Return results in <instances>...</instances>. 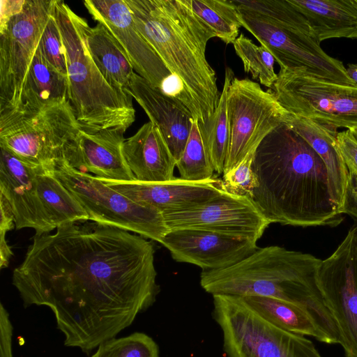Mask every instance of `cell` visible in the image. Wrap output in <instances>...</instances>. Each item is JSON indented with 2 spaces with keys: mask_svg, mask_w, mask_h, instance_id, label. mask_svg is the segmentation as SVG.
I'll list each match as a JSON object with an SVG mask.
<instances>
[{
  "mask_svg": "<svg viewBox=\"0 0 357 357\" xmlns=\"http://www.w3.org/2000/svg\"><path fill=\"white\" fill-rule=\"evenodd\" d=\"M68 98V77L47 61L38 47L26 77L20 107L11 113L38 111L69 101Z\"/></svg>",
  "mask_w": 357,
  "mask_h": 357,
  "instance_id": "obj_24",
  "label": "cell"
},
{
  "mask_svg": "<svg viewBox=\"0 0 357 357\" xmlns=\"http://www.w3.org/2000/svg\"><path fill=\"white\" fill-rule=\"evenodd\" d=\"M307 20L314 38L357 39V9L351 0H288Z\"/></svg>",
  "mask_w": 357,
  "mask_h": 357,
  "instance_id": "obj_22",
  "label": "cell"
},
{
  "mask_svg": "<svg viewBox=\"0 0 357 357\" xmlns=\"http://www.w3.org/2000/svg\"><path fill=\"white\" fill-rule=\"evenodd\" d=\"M128 92L144 110L150 121L159 129L177 162L183 152L195 120L191 112L136 73Z\"/></svg>",
  "mask_w": 357,
  "mask_h": 357,
  "instance_id": "obj_20",
  "label": "cell"
},
{
  "mask_svg": "<svg viewBox=\"0 0 357 357\" xmlns=\"http://www.w3.org/2000/svg\"><path fill=\"white\" fill-rule=\"evenodd\" d=\"M0 158V194L11 206L17 229H34L35 235L50 233L39 194L37 169L2 145Z\"/></svg>",
  "mask_w": 357,
  "mask_h": 357,
  "instance_id": "obj_18",
  "label": "cell"
},
{
  "mask_svg": "<svg viewBox=\"0 0 357 357\" xmlns=\"http://www.w3.org/2000/svg\"><path fill=\"white\" fill-rule=\"evenodd\" d=\"M251 167L250 199L270 223L337 226L342 221L325 163L287 123L262 139Z\"/></svg>",
  "mask_w": 357,
  "mask_h": 357,
  "instance_id": "obj_2",
  "label": "cell"
},
{
  "mask_svg": "<svg viewBox=\"0 0 357 357\" xmlns=\"http://www.w3.org/2000/svg\"><path fill=\"white\" fill-rule=\"evenodd\" d=\"M234 78L230 68L225 70L222 90L218 107L212 117L204 124L199 125L204 145L215 172L223 174L229 148V134L227 109L229 87Z\"/></svg>",
  "mask_w": 357,
  "mask_h": 357,
  "instance_id": "obj_28",
  "label": "cell"
},
{
  "mask_svg": "<svg viewBox=\"0 0 357 357\" xmlns=\"http://www.w3.org/2000/svg\"><path fill=\"white\" fill-rule=\"evenodd\" d=\"M160 243L176 261L192 264L203 271L231 266L258 248L252 241L193 229L169 230Z\"/></svg>",
  "mask_w": 357,
  "mask_h": 357,
  "instance_id": "obj_16",
  "label": "cell"
},
{
  "mask_svg": "<svg viewBox=\"0 0 357 357\" xmlns=\"http://www.w3.org/2000/svg\"><path fill=\"white\" fill-rule=\"evenodd\" d=\"M159 89L166 96L186 107L199 124L202 123V116L198 105L178 77L171 74L163 80Z\"/></svg>",
  "mask_w": 357,
  "mask_h": 357,
  "instance_id": "obj_35",
  "label": "cell"
},
{
  "mask_svg": "<svg viewBox=\"0 0 357 357\" xmlns=\"http://www.w3.org/2000/svg\"><path fill=\"white\" fill-rule=\"evenodd\" d=\"M317 284L339 329L345 357H357V224L321 261Z\"/></svg>",
  "mask_w": 357,
  "mask_h": 357,
  "instance_id": "obj_13",
  "label": "cell"
},
{
  "mask_svg": "<svg viewBox=\"0 0 357 357\" xmlns=\"http://www.w3.org/2000/svg\"><path fill=\"white\" fill-rule=\"evenodd\" d=\"M54 0H26L22 10L0 25V116L16 111L26 77Z\"/></svg>",
  "mask_w": 357,
  "mask_h": 357,
  "instance_id": "obj_11",
  "label": "cell"
},
{
  "mask_svg": "<svg viewBox=\"0 0 357 357\" xmlns=\"http://www.w3.org/2000/svg\"><path fill=\"white\" fill-rule=\"evenodd\" d=\"M349 77L354 81L357 86V63H349L346 68Z\"/></svg>",
  "mask_w": 357,
  "mask_h": 357,
  "instance_id": "obj_41",
  "label": "cell"
},
{
  "mask_svg": "<svg viewBox=\"0 0 357 357\" xmlns=\"http://www.w3.org/2000/svg\"><path fill=\"white\" fill-rule=\"evenodd\" d=\"M237 56L243 63L245 73H250L253 79L272 89L278 74L274 70L275 59L264 46H257L243 33L234 43Z\"/></svg>",
  "mask_w": 357,
  "mask_h": 357,
  "instance_id": "obj_31",
  "label": "cell"
},
{
  "mask_svg": "<svg viewBox=\"0 0 357 357\" xmlns=\"http://www.w3.org/2000/svg\"><path fill=\"white\" fill-rule=\"evenodd\" d=\"M147 238L90 220L35 235L12 284L24 307L54 315L66 347L89 354L130 326L160 292Z\"/></svg>",
  "mask_w": 357,
  "mask_h": 357,
  "instance_id": "obj_1",
  "label": "cell"
},
{
  "mask_svg": "<svg viewBox=\"0 0 357 357\" xmlns=\"http://www.w3.org/2000/svg\"><path fill=\"white\" fill-rule=\"evenodd\" d=\"M13 328L9 318L0 320V357H13L12 337Z\"/></svg>",
  "mask_w": 357,
  "mask_h": 357,
  "instance_id": "obj_38",
  "label": "cell"
},
{
  "mask_svg": "<svg viewBox=\"0 0 357 357\" xmlns=\"http://www.w3.org/2000/svg\"><path fill=\"white\" fill-rule=\"evenodd\" d=\"M124 132L115 129L81 128L77 142L65 154L63 162L83 173L109 181H132L123 153Z\"/></svg>",
  "mask_w": 357,
  "mask_h": 357,
  "instance_id": "obj_19",
  "label": "cell"
},
{
  "mask_svg": "<svg viewBox=\"0 0 357 357\" xmlns=\"http://www.w3.org/2000/svg\"><path fill=\"white\" fill-rule=\"evenodd\" d=\"M336 139L349 172L357 176V140L350 130L338 132Z\"/></svg>",
  "mask_w": 357,
  "mask_h": 357,
  "instance_id": "obj_36",
  "label": "cell"
},
{
  "mask_svg": "<svg viewBox=\"0 0 357 357\" xmlns=\"http://www.w3.org/2000/svg\"><path fill=\"white\" fill-rule=\"evenodd\" d=\"M254 153H249L236 168L223 174L222 181L227 192L250 198L253 186L251 167Z\"/></svg>",
  "mask_w": 357,
  "mask_h": 357,
  "instance_id": "obj_34",
  "label": "cell"
},
{
  "mask_svg": "<svg viewBox=\"0 0 357 357\" xmlns=\"http://www.w3.org/2000/svg\"><path fill=\"white\" fill-rule=\"evenodd\" d=\"M38 47L47 61L59 72L68 77L65 46L53 10Z\"/></svg>",
  "mask_w": 357,
  "mask_h": 357,
  "instance_id": "obj_33",
  "label": "cell"
},
{
  "mask_svg": "<svg viewBox=\"0 0 357 357\" xmlns=\"http://www.w3.org/2000/svg\"><path fill=\"white\" fill-rule=\"evenodd\" d=\"M350 130L352 132L355 139L357 140V129H353V130Z\"/></svg>",
  "mask_w": 357,
  "mask_h": 357,
  "instance_id": "obj_42",
  "label": "cell"
},
{
  "mask_svg": "<svg viewBox=\"0 0 357 357\" xmlns=\"http://www.w3.org/2000/svg\"><path fill=\"white\" fill-rule=\"evenodd\" d=\"M271 90L294 116L335 132L340 128L357 129V86L328 82L303 69L280 68Z\"/></svg>",
  "mask_w": 357,
  "mask_h": 357,
  "instance_id": "obj_9",
  "label": "cell"
},
{
  "mask_svg": "<svg viewBox=\"0 0 357 357\" xmlns=\"http://www.w3.org/2000/svg\"><path fill=\"white\" fill-rule=\"evenodd\" d=\"M53 15L66 50L69 102L80 128L125 132L135 120L132 97L109 85L95 64L86 40L87 21L60 0H54Z\"/></svg>",
  "mask_w": 357,
  "mask_h": 357,
  "instance_id": "obj_5",
  "label": "cell"
},
{
  "mask_svg": "<svg viewBox=\"0 0 357 357\" xmlns=\"http://www.w3.org/2000/svg\"><path fill=\"white\" fill-rule=\"evenodd\" d=\"M37 180L50 231L68 222L89 220L84 209L56 177L54 171L39 166Z\"/></svg>",
  "mask_w": 357,
  "mask_h": 357,
  "instance_id": "obj_27",
  "label": "cell"
},
{
  "mask_svg": "<svg viewBox=\"0 0 357 357\" xmlns=\"http://www.w3.org/2000/svg\"><path fill=\"white\" fill-rule=\"evenodd\" d=\"M163 216L169 230H206L256 243L271 224L249 197L226 191L205 203Z\"/></svg>",
  "mask_w": 357,
  "mask_h": 357,
  "instance_id": "obj_14",
  "label": "cell"
},
{
  "mask_svg": "<svg viewBox=\"0 0 357 357\" xmlns=\"http://www.w3.org/2000/svg\"><path fill=\"white\" fill-rule=\"evenodd\" d=\"M135 26L171 74L180 78L198 105L204 124L214 114L220 93L215 70L206 57L214 32L185 0H125Z\"/></svg>",
  "mask_w": 357,
  "mask_h": 357,
  "instance_id": "obj_4",
  "label": "cell"
},
{
  "mask_svg": "<svg viewBox=\"0 0 357 357\" xmlns=\"http://www.w3.org/2000/svg\"><path fill=\"white\" fill-rule=\"evenodd\" d=\"M85 36L91 58L105 80L115 89L129 93L135 72L113 36L98 22L93 27L86 24Z\"/></svg>",
  "mask_w": 357,
  "mask_h": 357,
  "instance_id": "obj_25",
  "label": "cell"
},
{
  "mask_svg": "<svg viewBox=\"0 0 357 357\" xmlns=\"http://www.w3.org/2000/svg\"><path fill=\"white\" fill-rule=\"evenodd\" d=\"M88 215L89 220L124 229L161 243L169 229L158 209L127 197L91 174L79 172L63 161L54 171Z\"/></svg>",
  "mask_w": 357,
  "mask_h": 357,
  "instance_id": "obj_8",
  "label": "cell"
},
{
  "mask_svg": "<svg viewBox=\"0 0 357 357\" xmlns=\"http://www.w3.org/2000/svg\"><path fill=\"white\" fill-rule=\"evenodd\" d=\"M192 12L227 44H234L242 26L231 0H185Z\"/></svg>",
  "mask_w": 357,
  "mask_h": 357,
  "instance_id": "obj_29",
  "label": "cell"
},
{
  "mask_svg": "<svg viewBox=\"0 0 357 357\" xmlns=\"http://www.w3.org/2000/svg\"><path fill=\"white\" fill-rule=\"evenodd\" d=\"M213 304L227 357H322L309 339L266 321L240 296L213 295Z\"/></svg>",
  "mask_w": 357,
  "mask_h": 357,
  "instance_id": "obj_6",
  "label": "cell"
},
{
  "mask_svg": "<svg viewBox=\"0 0 357 357\" xmlns=\"http://www.w3.org/2000/svg\"><path fill=\"white\" fill-rule=\"evenodd\" d=\"M79 125L69 101L0 116V145L24 162L54 171L76 143Z\"/></svg>",
  "mask_w": 357,
  "mask_h": 357,
  "instance_id": "obj_7",
  "label": "cell"
},
{
  "mask_svg": "<svg viewBox=\"0 0 357 357\" xmlns=\"http://www.w3.org/2000/svg\"><path fill=\"white\" fill-rule=\"evenodd\" d=\"M100 180L135 202L154 207L162 214L202 204L225 191L222 179L215 177L199 181L176 177L159 182Z\"/></svg>",
  "mask_w": 357,
  "mask_h": 357,
  "instance_id": "obj_17",
  "label": "cell"
},
{
  "mask_svg": "<svg viewBox=\"0 0 357 357\" xmlns=\"http://www.w3.org/2000/svg\"><path fill=\"white\" fill-rule=\"evenodd\" d=\"M287 123L310 145L325 163L332 196L340 212L349 172L337 146L338 132L331 131L311 119L293 114Z\"/></svg>",
  "mask_w": 357,
  "mask_h": 357,
  "instance_id": "obj_23",
  "label": "cell"
},
{
  "mask_svg": "<svg viewBox=\"0 0 357 357\" xmlns=\"http://www.w3.org/2000/svg\"><path fill=\"white\" fill-rule=\"evenodd\" d=\"M321 261L278 245L258 248L231 266L203 271L200 285L212 296H260L296 304L311 315L332 344H340L339 329L317 284Z\"/></svg>",
  "mask_w": 357,
  "mask_h": 357,
  "instance_id": "obj_3",
  "label": "cell"
},
{
  "mask_svg": "<svg viewBox=\"0 0 357 357\" xmlns=\"http://www.w3.org/2000/svg\"><path fill=\"white\" fill-rule=\"evenodd\" d=\"M91 357H159V347L149 335L135 332L102 342Z\"/></svg>",
  "mask_w": 357,
  "mask_h": 357,
  "instance_id": "obj_32",
  "label": "cell"
},
{
  "mask_svg": "<svg viewBox=\"0 0 357 357\" xmlns=\"http://www.w3.org/2000/svg\"><path fill=\"white\" fill-rule=\"evenodd\" d=\"M229 148L224 173L236 168L273 129L292 116L271 89L250 79L234 78L227 96Z\"/></svg>",
  "mask_w": 357,
  "mask_h": 357,
  "instance_id": "obj_12",
  "label": "cell"
},
{
  "mask_svg": "<svg viewBox=\"0 0 357 357\" xmlns=\"http://www.w3.org/2000/svg\"><path fill=\"white\" fill-rule=\"evenodd\" d=\"M258 314L273 325L294 333L309 335L332 344L311 315L303 307L283 300L260 296L241 297Z\"/></svg>",
  "mask_w": 357,
  "mask_h": 357,
  "instance_id": "obj_26",
  "label": "cell"
},
{
  "mask_svg": "<svg viewBox=\"0 0 357 357\" xmlns=\"http://www.w3.org/2000/svg\"><path fill=\"white\" fill-rule=\"evenodd\" d=\"M26 0H1L0 25L6 23L12 16L20 13Z\"/></svg>",
  "mask_w": 357,
  "mask_h": 357,
  "instance_id": "obj_40",
  "label": "cell"
},
{
  "mask_svg": "<svg viewBox=\"0 0 357 357\" xmlns=\"http://www.w3.org/2000/svg\"><path fill=\"white\" fill-rule=\"evenodd\" d=\"M0 236H6V232L13 228L15 218L10 205L6 197L1 194H0Z\"/></svg>",
  "mask_w": 357,
  "mask_h": 357,
  "instance_id": "obj_39",
  "label": "cell"
},
{
  "mask_svg": "<svg viewBox=\"0 0 357 357\" xmlns=\"http://www.w3.org/2000/svg\"><path fill=\"white\" fill-rule=\"evenodd\" d=\"M351 2L354 7L357 9V0H351Z\"/></svg>",
  "mask_w": 357,
  "mask_h": 357,
  "instance_id": "obj_43",
  "label": "cell"
},
{
  "mask_svg": "<svg viewBox=\"0 0 357 357\" xmlns=\"http://www.w3.org/2000/svg\"><path fill=\"white\" fill-rule=\"evenodd\" d=\"M238 11L242 26L268 50L280 68L303 69L328 82L357 86L343 63L329 56L314 38L307 22L282 26L256 14Z\"/></svg>",
  "mask_w": 357,
  "mask_h": 357,
  "instance_id": "obj_10",
  "label": "cell"
},
{
  "mask_svg": "<svg viewBox=\"0 0 357 357\" xmlns=\"http://www.w3.org/2000/svg\"><path fill=\"white\" fill-rule=\"evenodd\" d=\"M340 213H347L357 218V176L349 172Z\"/></svg>",
  "mask_w": 357,
  "mask_h": 357,
  "instance_id": "obj_37",
  "label": "cell"
},
{
  "mask_svg": "<svg viewBox=\"0 0 357 357\" xmlns=\"http://www.w3.org/2000/svg\"><path fill=\"white\" fill-rule=\"evenodd\" d=\"M180 178L192 181L213 177L215 172L202 140L198 121L194 120L188 140L176 165Z\"/></svg>",
  "mask_w": 357,
  "mask_h": 357,
  "instance_id": "obj_30",
  "label": "cell"
},
{
  "mask_svg": "<svg viewBox=\"0 0 357 357\" xmlns=\"http://www.w3.org/2000/svg\"><path fill=\"white\" fill-rule=\"evenodd\" d=\"M84 4L93 19L113 36L135 72L159 89L171 73L137 29L125 0H85Z\"/></svg>",
  "mask_w": 357,
  "mask_h": 357,
  "instance_id": "obj_15",
  "label": "cell"
},
{
  "mask_svg": "<svg viewBox=\"0 0 357 357\" xmlns=\"http://www.w3.org/2000/svg\"><path fill=\"white\" fill-rule=\"evenodd\" d=\"M123 153L135 180L159 182L174 178L176 161L162 133L151 121L125 139Z\"/></svg>",
  "mask_w": 357,
  "mask_h": 357,
  "instance_id": "obj_21",
  "label": "cell"
}]
</instances>
